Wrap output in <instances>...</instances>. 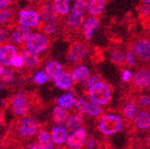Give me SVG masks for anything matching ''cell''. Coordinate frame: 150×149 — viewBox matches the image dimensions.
<instances>
[{"instance_id": "cell-1", "label": "cell", "mask_w": 150, "mask_h": 149, "mask_svg": "<svg viewBox=\"0 0 150 149\" xmlns=\"http://www.w3.org/2000/svg\"><path fill=\"white\" fill-rule=\"evenodd\" d=\"M24 47L26 49L40 54L44 53L48 48L49 40L47 35L44 33L38 31L30 32L24 42Z\"/></svg>"}, {"instance_id": "cell-2", "label": "cell", "mask_w": 150, "mask_h": 149, "mask_svg": "<svg viewBox=\"0 0 150 149\" xmlns=\"http://www.w3.org/2000/svg\"><path fill=\"white\" fill-rule=\"evenodd\" d=\"M88 98L91 102L98 105H105L111 97V90L105 82H96L92 85L88 92Z\"/></svg>"}, {"instance_id": "cell-3", "label": "cell", "mask_w": 150, "mask_h": 149, "mask_svg": "<svg viewBox=\"0 0 150 149\" xmlns=\"http://www.w3.org/2000/svg\"><path fill=\"white\" fill-rule=\"evenodd\" d=\"M11 105L15 115L23 117L29 113L30 109V101L24 92L19 91L13 96L11 99Z\"/></svg>"}, {"instance_id": "cell-4", "label": "cell", "mask_w": 150, "mask_h": 149, "mask_svg": "<svg viewBox=\"0 0 150 149\" xmlns=\"http://www.w3.org/2000/svg\"><path fill=\"white\" fill-rule=\"evenodd\" d=\"M99 129L101 132L106 136L115 134L122 129V119L114 114H108L104 116L99 123Z\"/></svg>"}, {"instance_id": "cell-5", "label": "cell", "mask_w": 150, "mask_h": 149, "mask_svg": "<svg viewBox=\"0 0 150 149\" xmlns=\"http://www.w3.org/2000/svg\"><path fill=\"white\" fill-rule=\"evenodd\" d=\"M41 16L39 11L34 9H22L18 13V23L27 28H37L40 25Z\"/></svg>"}, {"instance_id": "cell-6", "label": "cell", "mask_w": 150, "mask_h": 149, "mask_svg": "<svg viewBox=\"0 0 150 149\" xmlns=\"http://www.w3.org/2000/svg\"><path fill=\"white\" fill-rule=\"evenodd\" d=\"M18 133L23 138H31L39 131V126L35 120L30 117H23L18 123Z\"/></svg>"}, {"instance_id": "cell-7", "label": "cell", "mask_w": 150, "mask_h": 149, "mask_svg": "<svg viewBox=\"0 0 150 149\" xmlns=\"http://www.w3.org/2000/svg\"><path fill=\"white\" fill-rule=\"evenodd\" d=\"M87 131L83 128H79L68 136L66 145L70 149H81L85 144Z\"/></svg>"}, {"instance_id": "cell-8", "label": "cell", "mask_w": 150, "mask_h": 149, "mask_svg": "<svg viewBox=\"0 0 150 149\" xmlns=\"http://www.w3.org/2000/svg\"><path fill=\"white\" fill-rule=\"evenodd\" d=\"M19 54L17 47L13 43H6L0 49V64L10 67L13 59Z\"/></svg>"}, {"instance_id": "cell-9", "label": "cell", "mask_w": 150, "mask_h": 149, "mask_svg": "<svg viewBox=\"0 0 150 149\" xmlns=\"http://www.w3.org/2000/svg\"><path fill=\"white\" fill-rule=\"evenodd\" d=\"M88 53V47L84 44L75 43L71 47L68 52L67 59L71 64H77L80 61L86 58Z\"/></svg>"}, {"instance_id": "cell-10", "label": "cell", "mask_w": 150, "mask_h": 149, "mask_svg": "<svg viewBox=\"0 0 150 149\" xmlns=\"http://www.w3.org/2000/svg\"><path fill=\"white\" fill-rule=\"evenodd\" d=\"M30 33V28L19 24L10 32V41L14 45H23L27 40L29 34Z\"/></svg>"}, {"instance_id": "cell-11", "label": "cell", "mask_w": 150, "mask_h": 149, "mask_svg": "<svg viewBox=\"0 0 150 149\" xmlns=\"http://www.w3.org/2000/svg\"><path fill=\"white\" fill-rule=\"evenodd\" d=\"M68 136L69 134L67 128L60 124H56V126L54 127L51 130V137L55 145L65 144Z\"/></svg>"}, {"instance_id": "cell-12", "label": "cell", "mask_w": 150, "mask_h": 149, "mask_svg": "<svg viewBox=\"0 0 150 149\" xmlns=\"http://www.w3.org/2000/svg\"><path fill=\"white\" fill-rule=\"evenodd\" d=\"M40 13L41 16V19L44 22L56 21L58 16V12L56 11L54 5L50 2H46L40 6Z\"/></svg>"}, {"instance_id": "cell-13", "label": "cell", "mask_w": 150, "mask_h": 149, "mask_svg": "<svg viewBox=\"0 0 150 149\" xmlns=\"http://www.w3.org/2000/svg\"><path fill=\"white\" fill-rule=\"evenodd\" d=\"M20 54L22 55V57L23 59L24 66L26 68H29V69L35 68L40 62V58L39 56V54H35L26 48L22 49L20 52Z\"/></svg>"}, {"instance_id": "cell-14", "label": "cell", "mask_w": 150, "mask_h": 149, "mask_svg": "<svg viewBox=\"0 0 150 149\" xmlns=\"http://www.w3.org/2000/svg\"><path fill=\"white\" fill-rule=\"evenodd\" d=\"M72 78L71 74L68 71H62L59 75L54 80V84L56 88L62 90H68L71 88L72 85Z\"/></svg>"}, {"instance_id": "cell-15", "label": "cell", "mask_w": 150, "mask_h": 149, "mask_svg": "<svg viewBox=\"0 0 150 149\" xmlns=\"http://www.w3.org/2000/svg\"><path fill=\"white\" fill-rule=\"evenodd\" d=\"M133 51L141 59H150V42L147 40H140L133 47Z\"/></svg>"}, {"instance_id": "cell-16", "label": "cell", "mask_w": 150, "mask_h": 149, "mask_svg": "<svg viewBox=\"0 0 150 149\" xmlns=\"http://www.w3.org/2000/svg\"><path fill=\"white\" fill-rule=\"evenodd\" d=\"M134 84L140 88L150 86V71L147 70L138 71L133 77Z\"/></svg>"}, {"instance_id": "cell-17", "label": "cell", "mask_w": 150, "mask_h": 149, "mask_svg": "<svg viewBox=\"0 0 150 149\" xmlns=\"http://www.w3.org/2000/svg\"><path fill=\"white\" fill-rule=\"evenodd\" d=\"M63 71L62 65L56 61H50L45 67V72L48 77V80L54 81Z\"/></svg>"}, {"instance_id": "cell-18", "label": "cell", "mask_w": 150, "mask_h": 149, "mask_svg": "<svg viewBox=\"0 0 150 149\" xmlns=\"http://www.w3.org/2000/svg\"><path fill=\"white\" fill-rule=\"evenodd\" d=\"M88 77H89L88 70L84 65H79L71 71V78L73 82L75 83L83 82Z\"/></svg>"}, {"instance_id": "cell-19", "label": "cell", "mask_w": 150, "mask_h": 149, "mask_svg": "<svg viewBox=\"0 0 150 149\" xmlns=\"http://www.w3.org/2000/svg\"><path fill=\"white\" fill-rule=\"evenodd\" d=\"M98 20L95 17H90L85 22L83 26V34L86 39H90L98 28Z\"/></svg>"}, {"instance_id": "cell-20", "label": "cell", "mask_w": 150, "mask_h": 149, "mask_svg": "<svg viewBox=\"0 0 150 149\" xmlns=\"http://www.w3.org/2000/svg\"><path fill=\"white\" fill-rule=\"evenodd\" d=\"M68 117V113H67V109L57 105L53 110V119L54 121L56 124H64L65 123V121Z\"/></svg>"}, {"instance_id": "cell-21", "label": "cell", "mask_w": 150, "mask_h": 149, "mask_svg": "<svg viewBox=\"0 0 150 149\" xmlns=\"http://www.w3.org/2000/svg\"><path fill=\"white\" fill-rule=\"evenodd\" d=\"M82 121H83V119L81 114H72L67 117L65 121V127L67 128L68 130L73 131V130L77 129L81 127V125L82 124Z\"/></svg>"}, {"instance_id": "cell-22", "label": "cell", "mask_w": 150, "mask_h": 149, "mask_svg": "<svg viewBox=\"0 0 150 149\" xmlns=\"http://www.w3.org/2000/svg\"><path fill=\"white\" fill-rule=\"evenodd\" d=\"M38 140L39 144L41 147V149H54V141L52 139V137L50 134H48L47 131H40L38 135Z\"/></svg>"}, {"instance_id": "cell-23", "label": "cell", "mask_w": 150, "mask_h": 149, "mask_svg": "<svg viewBox=\"0 0 150 149\" xmlns=\"http://www.w3.org/2000/svg\"><path fill=\"white\" fill-rule=\"evenodd\" d=\"M105 0H89L88 3V10L91 15L99 14L105 6Z\"/></svg>"}, {"instance_id": "cell-24", "label": "cell", "mask_w": 150, "mask_h": 149, "mask_svg": "<svg viewBox=\"0 0 150 149\" xmlns=\"http://www.w3.org/2000/svg\"><path fill=\"white\" fill-rule=\"evenodd\" d=\"M56 101H57V105H59L66 109L71 108L75 104V98H74V96L71 92L65 93V94L60 96L59 97H57V100Z\"/></svg>"}, {"instance_id": "cell-25", "label": "cell", "mask_w": 150, "mask_h": 149, "mask_svg": "<svg viewBox=\"0 0 150 149\" xmlns=\"http://www.w3.org/2000/svg\"><path fill=\"white\" fill-rule=\"evenodd\" d=\"M136 126L140 129H147L150 128V115L146 113V112H142V113L139 114L135 120Z\"/></svg>"}, {"instance_id": "cell-26", "label": "cell", "mask_w": 150, "mask_h": 149, "mask_svg": "<svg viewBox=\"0 0 150 149\" xmlns=\"http://www.w3.org/2000/svg\"><path fill=\"white\" fill-rule=\"evenodd\" d=\"M87 9H88V0H76L73 5L71 13L77 16H83Z\"/></svg>"}, {"instance_id": "cell-27", "label": "cell", "mask_w": 150, "mask_h": 149, "mask_svg": "<svg viewBox=\"0 0 150 149\" xmlns=\"http://www.w3.org/2000/svg\"><path fill=\"white\" fill-rule=\"evenodd\" d=\"M71 0H54V5L61 15H66L70 12V3Z\"/></svg>"}, {"instance_id": "cell-28", "label": "cell", "mask_w": 150, "mask_h": 149, "mask_svg": "<svg viewBox=\"0 0 150 149\" xmlns=\"http://www.w3.org/2000/svg\"><path fill=\"white\" fill-rule=\"evenodd\" d=\"M13 18V10L7 6L0 8V26H5Z\"/></svg>"}, {"instance_id": "cell-29", "label": "cell", "mask_w": 150, "mask_h": 149, "mask_svg": "<svg viewBox=\"0 0 150 149\" xmlns=\"http://www.w3.org/2000/svg\"><path fill=\"white\" fill-rule=\"evenodd\" d=\"M123 113L127 120H132L138 115V106L134 103L129 102L124 106Z\"/></svg>"}, {"instance_id": "cell-30", "label": "cell", "mask_w": 150, "mask_h": 149, "mask_svg": "<svg viewBox=\"0 0 150 149\" xmlns=\"http://www.w3.org/2000/svg\"><path fill=\"white\" fill-rule=\"evenodd\" d=\"M83 19L84 16H77L71 13L67 18L66 24L70 29H78L81 26L83 23Z\"/></svg>"}, {"instance_id": "cell-31", "label": "cell", "mask_w": 150, "mask_h": 149, "mask_svg": "<svg viewBox=\"0 0 150 149\" xmlns=\"http://www.w3.org/2000/svg\"><path fill=\"white\" fill-rule=\"evenodd\" d=\"M43 33L47 36H53L58 31V25L56 23V21H49L45 22V23L42 25Z\"/></svg>"}, {"instance_id": "cell-32", "label": "cell", "mask_w": 150, "mask_h": 149, "mask_svg": "<svg viewBox=\"0 0 150 149\" xmlns=\"http://www.w3.org/2000/svg\"><path fill=\"white\" fill-rule=\"evenodd\" d=\"M101 113H102V109L100 108L99 105L93 103V102L88 103L87 108H86V114H88V115L92 117H97L99 114H101Z\"/></svg>"}, {"instance_id": "cell-33", "label": "cell", "mask_w": 150, "mask_h": 149, "mask_svg": "<svg viewBox=\"0 0 150 149\" xmlns=\"http://www.w3.org/2000/svg\"><path fill=\"white\" fill-rule=\"evenodd\" d=\"M32 80L37 85H44L48 81V77L44 71H38L33 74Z\"/></svg>"}, {"instance_id": "cell-34", "label": "cell", "mask_w": 150, "mask_h": 149, "mask_svg": "<svg viewBox=\"0 0 150 149\" xmlns=\"http://www.w3.org/2000/svg\"><path fill=\"white\" fill-rule=\"evenodd\" d=\"M14 80V71L10 67H5L4 71L0 75V81L4 83H10Z\"/></svg>"}, {"instance_id": "cell-35", "label": "cell", "mask_w": 150, "mask_h": 149, "mask_svg": "<svg viewBox=\"0 0 150 149\" xmlns=\"http://www.w3.org/2000/svg\"><path fill=\"white\" fill-rule=\"evenodd\" d=\"M10 40V31L6 27L0 28V44L5 45L6 42Z\"/></svg>"}, {"instance_id": "cell-36", "label": "cell", "mask_w": 150, "mask_h": 149, "mask_svg": "<svg viewBox=\"0 0 150 149\" xmlns=\"http://www.w3.org/2000/svg\"><path fill=\"white\" fill-rule=\"evenodd\" d=\"M87 105H88V102H86L85 99H83L81 97H79V98H77L76 100H75L74 106L81 114H86Z\"/></svg>"}, {"instance_id": "cell-37", "label": "cell", "mask_w": 150, "mask_h": 149, "mask_svg": "<svg viewBox=\"0 0 150 149\" xmlns=\"http://www.w3.org/2000/svg\"><path fill=\"white\" fill-rule=\"evenodd\" d=\"M111 59H112V61L114 62L115 64H122L124 62L125 56H124V54L122 52L115 51V52H112V54L111 55Z\"/></svg>"}, {"instance_id": "cell-38", "label": "cell", "mask_w": 150, "mask_h": 149, "mask_svg": "<svg viewBox=\"0 0 150 149\" xmlns=\"http://www.w3.org/2000/svg\"><path fill=\"white\" fill-rule=\"evenodd\" d=\"M11 66L13 68H14V69H17V70H20V69H22L24 66L23 59L22 55L20 54H18L13 59Z\"/></svg>"}, {"instance_id": "cell-39", "label": "cell", "mask_w": 150, "mask_h": 149, "mask_svg": "<svg viewBox=\"0 0 150 149\" xmlns=\"http://www.w3.org/2000/svg\"><path fill=\"white\" fill-rule=\"evenodd\" d=\"M98 76H91V77H88V79H86L84 81H83V87L84 88H90L92 85H94L96 82H98Z\"/></svg>"}, {"instance_id": "cell-40", "label": "cell", "mask_w": 150, "mask_h": 149, "mask_svg": "<svg viewBox=\"0 0 150 149\" xmlns=\"http://www.w3.org/2000/svg\"><path fill=\"white\" fill-rule=\"evenodd\" d=\"M132 78V74H131L130 71L129 70H124L123 72H122V80L124 81V82H128L131 80Z\"/></svg>"}, {"instance_id": "cell-41", "label": "cell", "mask_w": 150, "mask_h": 149, "mask_svg": "<svg viewBox=\"0 0 150 149\" xmlns=\"http://www.w3.org/2000/svg\"><path fill=\"white\" fill-rule=\"evenodd\" d=\"M139 103L143 106H147L148 105H150V97L147 96H143L139 98Z\"/></svg>"}, {"instance_id": "cell-42", "label": "cell", "mask_w": 150, "mask_h": 149, "mask_svg": "<svg viewBox=\"0 0 150 149\" xmlns=\"http://www.w3.org/2000/svg\"><path fill=\"white\" fill-rule=\"evenodd\" d=\"M125 59H126L127 63H128L129 65H132V64H134V63H135L134 56H133V54H131V53H129V54H127V55L125 56Z\"/></svg>"}, {"instance_id": "cell-43", "label": "cell", "mask_w": 150, "mask_h": 149, "mask_svg": "<svg viewBox=\"0 0 150 149\" xmlns=\"http://www.w3.org/2000/svg\"><path fill=\"white\" fill-rule=\"evenodd\" d=\"M86 145H87V148L88 149H93L94 147L96 146V141L94 138H89L87 143H86Z\"/></svg>"}, {"instance_id": "cell-44", "label": "cell", "mask_w": 150, "mask_h": 149, "mask_svg": "<svg viewBox=\"0 0 150 149\" xmlns=\"http://www.w3.org/2000/svg\"><path fill=\"white\" fill-rule=\"evenodd\" d=\"M141 13L143 15H147L148 13H150V5L149 4L145 5L141 9Z\"/></svg>"}, {"instance_id": "cell-45", "label": "cell", "mask_w": 150, "mask_h": 149, "mask_svg": "<svg viewBox=\"0 0 150 149\" xmlns=\"http://www.w3.org/2000/svg\"><path fill=\"white\" fill-rule=\"evenodd\" d=\"M12 3V0H0V8L7 7Z\"/></svg>"}, {"instance_id": "cell-46", "label": "cell", "mask_w": 150, "mask_h": 149, "mask_svg": "<svg viewBox=\"0 0 150 149\" xmlns=\"http://www.w3.org/2000/svg\"><path fill=\"white\" fill-rule=\"evenodd\" d=\"M26 149H41L39 143H31L29 145H27Z\"/></svg>"}, {"instance_id": "cell-47", "label": "cell", "mask_w": 150, "mask_h": 149, "mask_svg": "<svg viewBox=\"0 0 150 149\" xmlns=\"http://www.w3.org/2000/svg\"><path fill=\"white\" fill-rule=\"evenodd\" d=\"M4 70H5V67H4L3 65L0 64V75H1V74H2V72L4 71Z\"/></svg>"}, {"instance_id": "cell-48", "label": "cell", "mask_w": 150, "mask_h": 149, "mask_svg": "<svg viewBox=\"0 0 150 149\" xmlns=\"http://www.w3.org/2000/svg\"><path fill=\"white\" fill-rule=\"evenodd\" d=\"M3 123V116L1 114V113H0V125H1Z\"/></svg>"}, {"instance_id": "cell-49", "label": "cell", "mask_w": 150, "mask_h": 149, "mask_svg": "<svg viewBox=\"0 0 150 149\" xmlns=\"http://www.w3.org/2000/svg\"><path fill=\"white\" fill-rule=\"evenodd\" d=\"M145 2H146V4H149V5H150V0H145Z\"/></svg>"}, {"instance_id": "cell-50", "label": "cell", "mask_w": 150, "mask_h": 149, "mask_svg": "<svg viewBox=\"0 0 150 149\" xmlns=\"http://www.w3.org/2000/svg\"><path fill=\"white\" fill-rule=\"evenodd\" d=\"M3 88V84L2 83H0V90H1Z\"/></svg>"}, {"instance_id": "cell-51", "label": "cell", "mask_w": 150, "mask_h": 149, "mask_svg": "<svg viewBox=\"0 0 150 149\" xmlns=\"http://www.w3.org/2000/svg\"><path fill=\"white\" fill-rule=\"evenodd\" d=\"M26 1H28V2H32V1H34V0H26Z\"/></svg>"}, {"instance_id": "cell-52", "label": "cell", "mask_w": 150, "mask_h": 149, "mask_svg": "<svg viewBox=\"0 0 150 149\" xmlns=\"http://www.w3.org/2000/svg\"><path fill=\"white\" fill-rule=\"evenodd\" d=\"M148 32L150 33V25H149V27H148Z\"/></svg>"}, {"instance_id": "cell-53", "label": "cell", "mask_w": 150, "mask_h": 149, "mask_svg": "<svg viewBox=\"0 0 150 149\" xmlns=\"http://www.w3.org/2000/svg\"><path fill=\"white\" fill-rule=\"evenodd\" d=\"M2 47H3V45H1V44H0V49L2 48Z\"/></svg>"}, {"instance_id": "cell-54", "label": "cell", "mask_w": 150, "mask_h": 149, "mask_svg": "<svg viewBox=\"0 0 150 149\" xmlns=\"http://www.w3.org/2000/svg\"><path fill=\"white\" fill-rule=\"evenodd\" d=\"M149 145H150V138H149Z\"/></svg>"}, {"instance_id": "cell-55", "label": "cell", "mask_w": 150, "mask_h": 149, "mask_svg": "<svg viewBox=\"0 0 150 149\" xmlns=\"http://www.w3.org/2000/svg\"><path fill=\"white\" fill-rule=\"evenodd\" d=\"M54 149H58V148H54Z\"/></svg>"}]
</instances>
